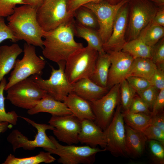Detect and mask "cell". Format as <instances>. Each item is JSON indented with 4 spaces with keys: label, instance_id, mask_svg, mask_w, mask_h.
<instances>
[{
    "label": "cell",
    "instance_id": "obj_1",
    "mask_svg": "<svg viewBox=\"0 0 164 164\" xmlns=\"http://www.w3.org/2000/svg\"><path fill=\"white\" fill-rule=\"evenodd\" d=\"M74 21L73 19L53 30L45 31L42 54L45 58L58 64L66 61L73 53L84 47L74 39Z\"/></svg>",
    "mask_w": 164,
    "mask_h": 164
},
{
    "label": "cell",
    "instance_id": "obj_2",
    "mask_svg": "<svg viewBox=\"0 0 164 164\" xmlns=\"http://www.w3.org/2000/svg\"><path fill=\"white\" fill-rule=\"evenodd\" d=\"M37 9L26 5L16 7L13 13L7 17V25L18 41L43 48L45 31L39 26L37 19Z\"/></svg>",
    "mask_w": 164,
    "mask_h": 164
},
{
    "label": "cell",
    "instance_id": "obj_3",
    "mask_svg": "<svg viewBox=\"0 0 164 164\" xmlns=\"http://www.w3.org/2000/svg\"><path fill=\"white\" fill-rule=\"evenodd\" d=\"M98 52L90 46L80 49L66 61L64 71L72 84L84 78H90L94 71Z\"/></svg>",
    "mask_w": 164,
    "mask_h": 164
},
{
    "label": "cell",
    "instance_id": "obj_4",
    "mask_svg": "<svg viewBox=\"0 0 164 164\" xmlns=\"http://www.w3.org/2000/svg\"><path fill=\"white\" fill-rule=\"evenodd\" d=\"M23 56L16 59L5 88L6 91L15 83L30 76H41L46 62L43 58L37 55L35 46L25 43L23 45Z\"/></svg>",
    "mask_w": 164,
    "mask_h": 164
},
{
    "label": "cell",
    "instance_id": "obj_5",
    "mask_svg": "<svg viewBox=\"0 0 164 164\" xmlns=\"http://www.w3.org/2000/svg\"><path fill=\"white\" fill-rule=\"evenodd\" d=\"M69 0H45L37 10L38 22L45 32L53 30L74 19L68 11Z\"/></svg>",
    "mask_w": 164,
    "mask_h": 164
},
{
    "label": "cell",
    "instance_id": "obj_6",
    "mask_svg": "<svg viewBox=\"0 0 164 164\" xmlns=\"http://www.w3.org/2000/svg\"><path fill=\"white\" fill-rule=\"evenodd\" d=\"M20 117L35 128L37 130V133L34 140H29L18 129L13 130L8 135L7 140L12 145L14 152L20 148L29 150H33L37 147L42 148L45 150L56 148L55 146L46 133L47 130H53L55 129L53 127L49 124L37 123L27 117Z\"/></svg>",
    "mask_w": 164,
    "mask_h": 164
},
{
    "label": "cell",
    "instance_id": "obj_7",
    "mask_svg": "<svg viewBox=\"0 0 164 164\" xmlns=\"http://www.w3.org/2000/svg\"><path fill=\"white\" fill-rule=\"evenodd\" d=\"M6 91L5 98L14 106L28 110L33 108L47 94L31 76L15 83Z\"/></svg>",
    "mask_w": 164,
    "mask_h": 164
},
{
    "label": "cell",
    "instance_id": "obj_8",
    "mask_svg": "<svg viewBox=\"0 0 164 164\" xmlns=\"http://www.w3.org/2000/svg\"><path fill=\"white\" fill-rule=\"evenodd\" d=\"M49 137L56 148L45 150L51 154L58 155L59 158L57 161L62 164H91L94 162L95 156L97 153L106 151L105 149L94 148L87 145H63L53 136H50Z\"/></svg>",
    "mask_w": 164,
    "mask_h": 164
},
{
    "label": "cell",
    "instance_id": "obj_9",
    "mask_svg": "<svg viewBox=\"0 0 164 164\" xmlns=\"http://www.w3.org/2000/svg\"><path fill=\"white\" fill-rule=\"evenodd\" d=\"M129 4L128 41L138 36L152 21L159 8L149 0H130Z\"/></svg>",
    "mask_w": 164,
    "mask_h": 164
},
{
    "label": "cell",
    "instance_id": "obj_10",
    "mask_svg": "<svg viewBox=\"0 0 164 164\" xmlns=\"http://www.w3.org/2000/svg\"><path fill=\"white\" fill-rule=\"evenodd\" d=\"M66 61L57 64L59 68L56 69L51 66V75L48 79H44L41 76H31L33 80L42 89L55 99L63 102L64 98L73 92L72 84L68 80L64 69Z\"/></svg>",
    "mask_w": 164,
    "mask_h": 164
},
{
    "label": "cell",
    "instance_id": "obj_11",
    "mask_svg": "<svg viewBox=\"0 0 164 164\" xmlns=\"http://www.w3.org/2000/svg\"><path fill=\"white\" fill-rule=\"evenodd\" d=\"M130 0H121L115 4L105 0L99 3H89L83 5L90 9L95 15L98 24L97 30L103 45L111 35L114 22L119 10Z\"/></svg>",
    "mask_w": 164,
    "mask_h": 164
},
{
    "label": "cell",
    "instance_id": "obj_12",
    "mask_svg": "<svg viewBox=\"0 0 164 164\" xmlns=\"http://www.w3.org/2000/svg\"><path fill=\"white\" fill-rule=\"evenodd\" d=\"M120 84H116L99 99L90 101L94 114V122L104 130L111 121L119 104Z\"/></svg>",
    "mask_w": 164,
    "mask_h": 164
},
{
    "label": "cell",
    "instance_id": "obj_13",
    "mask_svg": "<svg viewBox=\"0 0 164 164\" xmlns=\"http://www.w3.org/2000/svg\"><path fill=\"white\" fill-rule=\"evenodd\" d=\"M103 131L107 140L106 151L116 157L126 156L125 127L121 105H118L111 121Z\"/></svg>",
    "mask_w": 164,
    "mask_h": 164
},
{
    "label": "cell",
    "instance_id": "obj_14",
    "mask_svg": "<svg viewBox=\"0 0 164 164\" xmlns=\"http://www.w3.org/2000/svg\"><path fill=\"white\" fill-rule=\"evenodd\" d=\"M48 123L54 128L53 133L58 141L69 145L79 143L81 121L73 114L52 115Z\"/></svg>",
    "mask_w": 164,
    "mask_h": 164
},
{
    "label": "cell",
    "instance_id": "obj_15",
    "mask_svg": "<svg viewBox=\"0 0 164 164\" xmlns=\"http://www.w3.org/2000/svg\"><path fill=\"white\" fill-rule=\"evenodd\" d=\"M107 53L111 62L107 84L109 89L126 79L134 59L129 53L122 50Z\"/></svg>",
    "mask_w": 164,
    "mask_h": 164
},
{
    "label": "cell",
    "instance_id": "obj_16",
    "mask_svg": "<svg viewBox=\"0 0 164 164\" xmlns=\"http://www.w3.org/2000/svg\"><path fill=\"white\" fill-rule=\"evenodd\" d=\"M129 2L119 10L115 18L112 32L108 41L103 45L104 51H119L126 42L125 36L128 25L129 12Z\"/></svg>",
    "mask_w": 164,
    "mask_h": 164
},
{
    "label": "cell",
    "instance_id": "obj_17",
    "mask_svg": "<svg viewBox=\"0 0 164 164\" xmlns=\"http://www.w3.org/2000/svg\"><path fill=\"white\" fill-rule=\"evenodd\" d=\"M78 140L79 142L94 148L99 145L102 149H105L107 145L104 131L94 121L88 119L81 121Z\"/></svg>",
    "mask_w": 164,
    "mask_h": 164
},
{
    "label": "cell",
    "instance_id": "obj_18",
    "mask_svg": "<svg viewBox=\"0 0 164 164\" xmlns=\"http://www.w3.org/2000/svg\"><path fill=\"white\" fill-rule=\"evenodd\" d=\"M63 102L72 114L80 121L88 119L94 121L95 117L90 101L73 92L70 93Z\"/></svg>",
    "mask_w": 164,
    "mask_h": 164
},
{
    "label": "cell",
    "instance_id": "obj_19",
    "mask_svg": "<svg viewBox=\"0 0 164 164\" xmlns=\"http://www.w3.org/2000/svg\"><path fill=\"white\" fill-rule=\"evenodd\" d=\"M40 112L48 113L52 115L57 116L72 114L63 102L55 99L48 94L27 111L28 114L30 115Z\"/></svg>",
    "mask_w": 164,
    "mask_h": 164
},
{
    "label": "cell",
    "instance_id": "obj_20",
    "mask_svg": "<svg viewBox=\"0 0 164 164\" xmlns=\"http://www.w3.org/2000/svg\"><path fill=\"white\" fill-rule=\"evenodd\" d=\"M125 149L127 155L140 157L143 154L148 139L143 133L125 125Z\"/></svg>",
    "mask_w": 164,
    "mask_h": 164
},
{
    "label": "cell",
    "instance_id": "obj_21",
    "mask_svg": "<svg viewBox=\"0 0 164 164\" xmlns=\"http://www.w3.org/2000/svg\"><path fill=\"white\" fill-rule=\"evenodd\" d=\"M72 85L73 92L89 101L100 98L109 90L108 87H101L88 78L80 79Z\"/></svg>",
    "mask_w": 164,
    "mask_h": 164
},
{
    "label": "cell",
    "instance_id": "obj_22",
    "mask_svg": "<svg viewBox=\"0 0 164 164\" xmlns=\"http://www.w3.org/2000/svg\"><path fill=\"white\" fill-rule=\"evenodd\" d=\"M23 51L16 43L0 46V82L13 69L17 57Z\"/></svg>",
    "mask_w": 164,
    "mask_h": 164
},
{
    "label": "cell",
    "instance_id": "obj_23",
    "mask_svg": "<svg viewBox=\"0 0 164 164\" xmlns=\"http://www.w3.org/2000/svg\"><path fill=\"white\" fill-rule=\"evenodd\" d=\"M74 35L85 39L87 45L96 50L98 54L106 53L103 48V43L97 29L87 27L76 23L74 24Z\"/></svg>",
    "mask_w": 164,
    "mask_h": 164
},
{
    "label": "cell",
    "instance_id": "obj_24",
    "mask_svg": "<svg viewBox=\"0 0 164 164\" xmlns=\"http://www.w3.org/2000/svg\"><path fill=\"white\" fill-rule=\"evenodd\" d=\"M110 64V58L107 53L98 54L94 71L90 79L101 87H107Z\"/></svg>",
    "mask_w": 164,
    "mask_h": 164
},
{
    "label": "cell",
    "instance_id": "obj_25",
    "mask_svg": "<svg viewBox=\"0 0 164 164\" xmlns=\"http://www.w3.org/2000/svg\"><path fill=\"white\" fill-rule=\"evenodd\" d=\"M157 67L150 58H138L134 59L131 65L128 76L142 77L150 81Z\"/></svg>",
    "mask_w": 164,
    "mask_h": 164
},
{
    "label": "cell",
    "instance_id": "obj_26",
    "mask_svg": "<svg viewBox=\"0 0 164 164\" xmlns=\"http://www.w3.org/2000/svg\"><path fill=\"white\" fill-rule=\"evenodd\" d=\"M151 47L147 45L138 36L136 38L126 42L121 50L129 53L134 59L138 58L151 59Z\"/></svg>",
    "mask_w": 164,
    "mask_h": 164
},
{
    "label": "cell",
    "instance_id": "obj_27",
    "mask_svg": "<svg viewBox=\"0 0 164 164\" xmlns=\"http://www.w3.org/2000/svg\"><path fill=\"white\" fill-rule=\"evenodd\" d=\"M56 160L50 152H40L37 155L28 157L19 158L12 154L9 155L2 164H39L51 163Z\"/></svg>",
    "mask_w": 164,
    "mask_h": 164
},
{
    "label": "cell",
    "instance_id": "obj_28",
    "mask_svg": "<svg viewBox=\"0 0 164 164\" xmlns=\"http://www.w3.org/2000/svg\"><path fill=\"white\" fill-rule=\"evenodd\" d=\"M124 122L131 128L142 132L149 125L151 116L143 113L123 111Z\"/></svg>",
    "mask_w": 164,
    "mask_h": 164
},
{
    "label": "cell",
    "instance_id": "obj_29",
    "mask_svg": "<svg viewBox=\"0 0 164 164\" xmlns=\"http://www.w3.org/2000/svg\"><path fill=\"white\" fill-rule=\"evenodd\" d=\"M164 35V27L153 24L151 22L139 36L147 45L152 47L163 38Z\"/></svg>",
    "mask_w": 164,
    "mask_h": 164
},
{
    "label": "cell",
    "instance_id": "obj_30",
    "mask_svg": "<svg viewBox=\"0 0 164 164\" xmlns=\"http://www.w3.org/2000/svg\"><path fill=\"white\" fill-rule=\"evenodd\" d=\"M74 18H75L76 23L82 26L95 29L98 28L95 15L86 7L83 6L76 9L74 12Z\"/></svg>",
    "mask_w": 164,
    "mask_h": 164
},
{
    "label": "cell",
    "instance_id": "obj_31",
    "mask_svg": "<svg viewBox=\"0 0 164 164\" xmlns=\"http://www.w3.org/2000/svg\"><path fill=\"white\" fill-rule=\"evenodd\" d=\"M7 83L5 77L0 82V123L7 122L15 125L17 123L19 116L14 111L6 112L5 107V98L4 95V91Z\"/></svg>",
    "mask_w": 164,
    "mask_h": 164
},
{
    "label": "cell",
    "instance_id": "obj_32",
    "mask_svg": "<svg viewBox=\"0 0 164 164\" xmlns=\"http://www.w3.org/2000/svg\"><path fill=\"white\" fill-rule=\"evenodd\" d=\"M136 93L135 91L126 79L120 83V98L123 111L129 109Z\"/></svg>",
    "mask_w": 164,
    "mask_h": 164
},
{
    "label": "cell",
    "instance_id": "obj_33",
    "mask_svg": "<svg viewBox=\"0 0 164 164\" xmlns=\"http://www.w3.org/2000/svg\"><path fill=\"white\" fill-rule=\"evenodd\" d=\"M152 162L156 164H164V144L155 140H148Z\"/></svg>",
    "mask_w": 164,
    "mask_h": 164
},
{
    "label": "cell",
    "instance_id": "obj_34",
    "mask_svg": "<svg viewBox=\"0 0 164 164\" xmlns=\"http://www.w3.org/2000/svg\"><path fill=\"white\" fill-rule=\"evenodd\" d=\"M151 59L157 67L164 68V39H161L151 47Z\"/></svg>",
    "mask_w": 164,
    "mask_h": 164
},
{
    "label": "cell",
    "instance_id": "obj_35",
    "mask_svg": "<svg viewBox=\"0 0 164 164\" xmlns=\"http://www.w3.org/2000/svg\"><path fill=\"white\" fill-rule=\"evenodd\" d=\"M159 91V90L155 87L152 86L144 90L136 93L146 103L151 111Z\"/></svg>",
    "mask_w": 164,
    "mask_h": 164
},
{
    "label": "cell",
    "instance_id": "obj_36",
    "mask_svg": "<svg viewBox=\"0 0 164 164\" xmlns=\"http://www.w3.org/2000/svg\"><path fill=\"white\" fill-rule=\"evenodd\" d=\"M18 4L24 5L22 0H0V17H7L12 15Z\"/></svg>",
    "mask_w": 164,
    "mask_h": 164
},
{
    "label": "cell",
    "instance_id": "obj_37",
    "mask_svg": "<svg viewBox=\"0 0 164 164\" xmlns=\"http://www.w3.org/2000/svg\"><path fill=\"white\" fill-rule=\"evenodd\" d=\"M125 79L135 89L136 93L152 86L149 80L141 77L129 76H127Z\"/></svg>",
    "mask_w": 164,
    "mask_h": 164
},
{
    "label": "cell",
    "instance_id": "obj_38",
    "mask_svg": "<svg viewBox=\"0 0 164 164\" xmlns=\"http://www.w3.org/2000/svg\"><path fill=\"white\" fill-rule=\"evenodd\" d=\"M142 132L148 140L157 141L164 144V131L159 127L149 125Z\"/></svg>",
    "mask_w": 164,
    "mask_h": 164
},
{
    "label": "cell",
    "instance_id": "obj_39",
    "mask_svg": "<svg viewBox=\"0 0 164 164\" xmlns=\"http://www.w3.org/2000/svg\"><path fill=\"white\" fill-rule=\"evenodd\" d=\"M127 111L134 113H143L152 116L151 111L146 103L138 95H135Z\"/></svg>",
    "mask_w": 164,
    "mask_h": 164
},
{
    "label": "cell",
    "instance_id": "obj_40",
    "mask_svg": "<svg viewBox=\"0 0 164 164\" xmlns=\"http://www.w3.org/2000/svg\"><path fill=\"white\" fill-rule=\"evenodd\" d=\"M6 39L15 43L18 41L12 31L6 24L4 18L0 17V43Z\"/></svg>",
    "mask_w": 164,
    "mask_h": 164
},
{
    "label": "cell",
    "instance_id": "obj_41",
    "mask_svg": "<svg viewBox=\"0 0 164 164\" xmlns=\"http://www.w3.org/2000/svg\"><path fill=\"white\" fill-rule=\"evenodd\" d=\"M164 68L157 67L150 80L152 85L159 90L164 89Z\"/></svg>",
    "mask_w": 164,
    "mask_h": 164
},
{
    "label": "cell",
    "instance_id": "obj_42",
    "mask_svg": "<svg viewBox=\"0 0 164 164\" xmlns=\"http://www.w3.org/2000/svg\"><path fill=\"white\" fill-rule=\"evenodd\" d=\"M164 108V89L159 91L151 111L152 116L163 111Z\"/></svg>",
    "mask_w": 164,
    "mask_h": 164
},
{
    "label": "cell",
    "instance_id": "obj_43",
    "mask_svg": "<svg viewBox=\"0 0 164 164\" xmlns=\"http://www.w3.org/2000/svg\"><path fill=\"white\" fill-rule=\"evenodd\" d=\"M105 0H69L68 10L70 12L74 13L78 8L87 4L91 2L99 3Z\"/></svg>",
    "mask_w": 164,
    "mask_h": 164
},
{
    "label": "cell",
    "instance_id": "obj_44",
    "mask_svg": "<svg viewBox=\"0 0 164 164\" xmlns=\"http://www.w3.org/2000/svg\"><path fill=\"white\" fill-rule=\"evenodd\" d=\"M149 125L158 127L164 131V112L151 116Z\"/></svg>",
    "mask_w": 164,
    "mask_h": 164
},
{
    "label": "cell",
    "instance_id": "obj_45",
    "mask_svg": "<svg viewBox=\"0 0 164 164\" xmlns=\"http://www.w3.org/2000/svg\"><path fill=\"white\" fill-rule=\"evenodd\" d=\"M152 23L164 27V7H159L153 18Z\"/></svg>",
    "mask_w": 164,
    "mask_h": 164
},
{
    "label": "cell",
    "instance_id": "obj_46",
    "mask_svg": "<svg viewBox=\"0 0 164 164\" xmlns=\"http://www.w3.org/2000/svg\"><path fill=\"white\" fill-rule=\"evenodd\" d=\"M24 5L30 6L36 9L43 4L45 0H22Z\"/></svg>",
    "mask_w": 164,
    "mask_h": 164
},
{
    "label": "cell",
    "instance_id": "obj_47",
    "mask_svg": "<svg viewBox=\"0 0 164 164\" xmlns=\"http://www.w3.org/2000/svg\"><path fill=\"white\" fill-rule=\"evenodd\" d=\"M11 125L7 122L0 123V134L5 132L8 128H10Z\"/></svg>",
    "mask_w": 164,
    "mask_h": 164
},
{
    "label": "cell",
    "instance_id": "obj_48",
    "mask_svg": "<svg viewBox=\"0 0 164 164\" xmlns=\"http://www.w3.org/2000/svg\"><path fill=\"white\" fill-rule=\"evenodd\" d=\"M158 7H164V0H149Z\"/></svg>",
    "mask_w": 164,
    "mask_h": 164
},
{
    "label": "cell",
    "instance_id": "obj_49",
    "mask_svg": "<svg viewBox=\"0 0 164 164\" xmlns=\"http://www.w3.org/2000/svg\"><path fill=\"white\" fill-rule=\"evenodd\" d=\"M121 0H109L108 1L110 3L112 4H115L118 3Z\"/></svg>",
    "mask_w": 164,
    "mask_h": 164
}]
</instances>
